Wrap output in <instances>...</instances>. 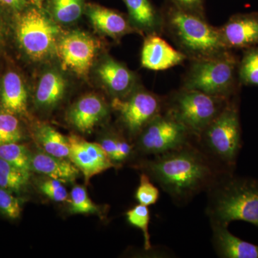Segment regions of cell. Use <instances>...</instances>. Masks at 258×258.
Listing matches in <instances>:
<instances>
[{
    "mask_svg": "<svg viewBox=\"0 0 258 258\" xmlns=\"http://www.w3.org/2000/svg\"><path fill=\"white\" fill-rule=\"evenodd\" d=\"M149 175L171 198L184 202L210 188L217 176L208 158L189 143L145 164Z\"/></svg>",
    "mask_w": 258,
    "mask_h": 258,
    "instance_id": "1",
    "label": "cell"
},
{
    "mask_svg": "<svg viewBox=\"0 0 258 258\" xmlns=\"http://www.w3.org/2000/svg\"><path fill=\"white\" fill-rule=\"evenodd\" d=\"M161 13L163 30H167L187 58L201 60L230 50L224 43L220 28L208 23L205 17L181 9L169 1Z\"/></svg>",
    "mask_w": 258,
    "mask_h": 258,
    "instance_id": "2",
    "label": "cell"
},
{
    "mask_svg": "<svg viewBox=\"0 0 258 258\" xmlns=\"http://www.w3.org/2000/svg\"><path fill=\"white\" fill-rule=\"evenodd\" d=\"M207 212L212 225L228 227L244 221L258 227V181L251 178L226 176L209 188Z\"/></svg>",
    "mask_w": 258,
    "mask_h": 258,
    "instance_id": "3",
    "label": "cell"
},
{
    "mask_svg": "<svg viewBox=\"0 0 258 258\" xmlns=\"http://www.w3.org/2000/svg\"><path fill=\"white\" fill-rule=\"evenodd\" d=\"M239 61L232 50L215 57L191 60L184 88L230 100L235 93L237 83H240Z\"/></svg>",
    "mask_w": 258,
    "mask_h": 258,
    "instance_id": "4",
    "label": "cell"
},
{
    "mask_svg": "<svg viewBox=\"0 0 258 258\" xmlns=\"http://www.w3.org/2000/svg\"><path fill=\"white\" fill-rule=\"evenodd\" d=\"M13 18L15 38L29 57L44 60L56 51L60 28L41 6L30 3Z\"/></svg>",
    "mask_w": 258,
    "mask_h": 258,
    "instance_id": "5",
    "label": "cell"
},
{
    "mask_svg": "<svg viewBox=\"0 0 258 258\" xmlns=\"http://www.w3.org/2000/svg\"><path fill=\"white\" fill-rule=\"evenodd\" d=\"M230 100L183 88L171 96L167 112L200 138Z\"/></svg>",
    "mask_w": 258,
    "mask_h": 258,
    "instance_id": "6",
    "label": "cell"
},
{
    "mask_svg": "<svg viewBox=\"0 0 258 258\" xmlns=\"http://www.w3.org/2000/svg\"><path fill=\"white\" fill-rule=\"evenodd\" d=\"M200 138L214 157L225 165H235L241 148L240 115L235 102H227Z\"/></svg>",
    "mask_w": 258,
    "mask_h": 258,
    "instance_id": "7",
    "label": "cell"
},
{
    "mask_svg": "<svg viewBox=\"0 0 258 258\" xmlns=\"http://www.w3.org/2000/svg\"><path fill=\"white\" fill-rule=\"evenodd\" d=\"M187 128L170 113L156 116L139 134L138 147L147 154L161 155L188 144Z\"/></svg>",
    "mask_w": 258,
    "mask_h": 258,
    "instance_id": "8",
    "label": "cell"
},
{
    "mask_svg": "<svg viewBox=\"0 0 258 258\" xmlns=\"http://www.w3.org/2000/svg\"><path fill=\"white\" fill-rule=\"evenodd\" d=\"M112 108L118 113L125 129L139 135L144 127L162 112L164 101L157 95L139 90L124 98H114Z\"/></svg>",
    "mask_w": 258,
    "mask_h": 258,
    "instance_id": "9",
    "label": "cell"
},
{
    "mask_svg": "<svg viewBox=\"0 0 258 258\" xmlns=\"http://www.w3.org/2000/svg\"><path fill=\"white\" fill-rule=\"evenodd\" d=\"M98 49V42L92 37L83 32L74 31L61 37L56 52L64 69L85 76L92 66Z\"/></svg>",
    "mask_w": 258,
    "mask_h": 258,
    "instance_id": "10",
    "label": "cell"
},
{
    "mask_svg": "<svg viewBox=\"0 0 258 258\" xmlns=\"http://www.w3.org/2000/svg\"><path fill=\"white\" fill-rule=\"evenodd\" d=\"M68 139L69 159L82 173L86 184L93 176L116 166L99 144L88 142L74 134Z\"/></svg>",
    "mask_w": 258,
    "mask_h": 258,
    "instance_id": "11",
    "label": "cell"
},
{
    "mask_svg": "<svg viewBox=\"0 0 258 258\" xmlns=\"http://www.w3.org/2000/svg\"><path fill=\"white\" fill-rule=\"evenodd\" d=\"M220 31L228 50H244L257 46L258 13L232 15Z\"/></svg>",
    "mask_w": 258,
    "mask_h": 258,
    "instance_id": "12",
    "label": "cell"
},
{
    "mask_svg": "<svg viewBox=\"0 0 258 258\" xmlns=\"http://www.w3.org/2000/svg\"><path fill=\"white\" fill-rule=\"evenodd\" d=\"M186 55L171 46L159 34H149L144 40L141 63L145 69L165 71L182 63Z\"/></svg>",
    "mask_w": 258,
    "mask_h": 258,
    "instance_id": "13",
    "label": "cell"
},
{
    "mask_svg": "<svg viewBox=\"0 0 258 258\" xmlns=\"http://www.w3.org/2000/svg\"><path fill=\"white\" fill-rule=\"evenodd\" d=\"M106 102L98 96L88 94L80 98L68 111L69 123L79 132L88 133L108 115Z\"/></svg>",
    "mask_w": 258,
    "mask_h": 258,
    "instance_id": "14",
    "label": "cell"
},
{
    "mask_svg": "<svg viewBox=\"0 0 258 258\" xmlns=\"http://www.w3.org/2000/svg\"><path fill=\"white\" fill-rule=\"evenodd\" d=\"M28 90L21 76L8 71L0 84V109L21 116L28 113Z\"/></svg>",
    "mask_w": 258,
    "mask_h": 258,
    "instance_id": "15",
    "label": "cell"
},
{
    "mask_svg": "<svg viewBox=\"0 0 258 258\" xmlns=\"http://www.w3.org/2000/svg\"><path fill=\"white\" fill-rule=\"evenodd\" d=\"M98 75L115 98H124L132 92L135 84L133 73L114 59L108 57L100 64Z\"/></svg>",
    "mask_w": 258,
    "mask_h": 258,
    "instance_id": "16",
    "label": "cell"
},
{
    "mask_svg": "<svg viewBox=\"0 0 258 258\" xmlns=\"http://www.w3.org/2000/svg\"><path fill=\"white\" fill-rule=\"evenodd\" d=\"M32 171L62 182H73L80 170L71 160L54 157L42 150L32 154Z\"/></svg>",
    "mask_w": 258,
    "mask_h": 258,
    "instance_id": "17",
    "label": "cell"
},
{
    "mask_svg": "<svg viewBox=\"0 0 258 258\" xmlns=\"http://www.w3.org/2000/svg\"><path fill=\"white\" fill-rule=\"evenodd\" d=\"M86 10L95 28L105 35L118 38L133 32L128 19L118 12L93 4L86 5Z\"/></svg>",
    "mask_w": 258,
    "mask_h": 258,
    "instance_id": "18",
    "label": "cell"
},
{
    "mask_svg": "<svg viewBox=\"0 0 258 258\" xmlns=\"http://www.w3.org/2000/svg\"><path fill=\"white\" fill-rule=\"evenodd\" d=\"M213 243L217 253L225 258H258V245L235 237L227 227L212 225Z\"/></svg>",
    "mask_w": 258,
    "mask_h": 258,
    "instance_id": "19",
    "label": "cell"
},
{
    "mask_svg": "<svg viewBox=\"0 0 258 258\" xmlns=\"http://www.w3.org/2000/svg\"><path fill=\"white\" fill-rule=\"evenodd\" d=\"M128 9L129 20L137 28L149 34H161L163 17L150 0H123Z\"/></svg>",
    "mask_w": 258,
    "mask_h": 258,
    "instance_id": "20",
    "label": "cell"
},
{
    "mask_svg": "<svg viewBox=\"0 0 258 258\" xmlns=\"http://www.w3.org/2000/svg\"><path fill=\"white\" fill-rule=\"evenodd\" d=\"M66 89V83L62 75L49 71L42 76L35 92L37 106L50 109L60 103Z\"/></svg>",
    "mask_w": 258,
    "mask_h": 258,
    "instance_id": "21",
    "label": "cell"
},
{
    "mask_svg": "<svg viewBox=\"0 0 258 258\" xmlns=\"http://www.w3.org/2000/svg\"><path fill=\"white\" fill-rule=\"evenodd\" d=\"M35 139L43 152L62 159L69 157V139L50 125H42L37 127Z\"/></svg>",
    "mask_w": 258,
    "mask_h": 258,
    "instance_id": "22",
    "label": "cell"
},
{
    "mask_svg": "<svg viewBox=\"0 0 258 258\" xmlns=\"http://www.w3.org/2000/svg\"><path fill=\"white\" fill-rule=\"evenodd\" d=\"M31 171L24 170L0 159V187L20 195L28 188Z\"/></svg>",
    "mask_w": 258,
    "mask_h": 258,
    "instance_id": "23",
    "label": "cell"
},
{
    "mask_svg": "<svg viewBox=\"0 0 258 258\" xmlns=\"http://www.w3.org/2000/svg\"><path fill=\"white\" fill-rule=\"evenodd\" d=\"M47 8L56 21L69 24L77 21L86 5L85 0H47Z\"/></svg>",
    "mask_w": 258,
    "mask_h": 258,
    "instance_id": "24",
    "label": "cell"
},
{
    "mask_svg": "<svg viewBox=\"0 0 258 258\" xmlns=\"http://www.w3.org/2000/svg\"><path fill=\"white\" fill-rule=\"evenodd\" d=\"M238 79L240 84L258 87V45L243 50L239 61Z\"/></svg>",
    "mask_w": 258,
    "mask_h": 258,
    "instance_id": "25",
    "label": "cell"
},
{
    "mask_svg": "<svg viewBox=\"0 0 258 258\" xmlns=\"http://www.w3.org/2000/svg\"><path fill=\"white\" fill-rule=\"evenodd\" d=\"M0 159L20 169L32 171V153L21 143L0 145Z\"/></svg>",
    "mask_w": 258,
    "mask_h": 258,
    "instance_id": "26",
    "label": "cell"
},
{
    "mask_svg": "<svg viewBox=\"0 0 258 258\" xmlns=\"http://www.w3.org/2000/svg\"><path fill=\"white\" fill-rule=\"evenodd\" d=\"M24 139L25 134L18 117L0 109V145L21 143Z\"/></svg>",
    "mask_w": 258,
    "mask_h": 258,
    "instance_id": "27",
    "label": "cell"
},
{
    "mask_svg": "<svg viewBox=\"0 0 258 258\" xmlns=\"http://www.w3.org/2000/svg\"><path fill=\"white\" fill-rule=\"evenodd\" d=\"M69 210L73 215L101 213V210L88 196L87 190L83 186H75L70 194Z\"/></svg>",
    "mask_w": 258,
    "mask_h": 258,
    "instance_id": "28",
    "label": "cell"
},
{
    "mask_svg": "<svg viewBox=\"0 0 258 258\" xmlns=\"http://www.w3.org/2000/svg\"><path fill=\"white\" fill-rule=\"evenodd\" d=\"M125 216L131 225L142 230L144 238V248L146 250L151 249L152 244L149 231L150 211L148 207L139 204L128 210L125 213Z\"/></svg>",
    "mask_w": 258,
    "mask_h": 258,
    "instance_id": "29",
    "label": "cell"
},
{
    "mask_svg": "<svg viewBox=\"0 0 258 258\" xmlns=\"http://www.w3.org/2000/svg\"><path fill=\"white\" fill-rule=\"evenodd\" d=\"M23 198L18 195L0 187V214L5 218L16 220L21 217Z\"/></svg>",
    "mask_w": 258,
    "mask_h": 258,
    "instance_id": "30",
    "label": "cell"
},
{
    "mask_svg": "<svg viewBox=\"0 0 258 258\" xmlns=\"http://www.w3.org/2000/svg\"><path fill=\"white\" fill-rule=\"evenodd\" d=\"M159 198L158 188L152 184L147 174H142L140 176V183L136 191V199L138 203L149 207L157 203Z\"/></svg>",
    "mask_w": 258,
    "mask_h": 258,
    "instance_id": "31",
    "label": "cell"
},
{
    "mask_svg": "<svg viewBox=\"0 0 258 258\" xmlns=\"http://www.w3.org/2000/svg\"><path fill=\"white\" fill-rule=\"evenodd\" d=\"M39 189L47 198L57 203L69 201V195L67 189L59 180L47 177L39 184Z\"/></svg>",
    "mask_w": 258,
    "mask_h": 258,
    "instance_id": "32",
    "label": "cell"
},
{
    "mask_svg": "<svg viewBox=\"0 0 258 258\" xmlns=\"http://www.w3.org/2000/svg\"><path fill=\"white\" fill-rule=\"evenodd\" d=\"M117 137L118 134H111L105 136L101 139L98 144L103 148L112 161L115 164H118V147H117Z\"/></svg>",
    "mask_w": 258,
    "mask_h": 258,
    "instance_id": "33",
    "label": "cell"
},
{
    "mask_svg": "<svg viewBox=\"0 0 258 258\" xmlns=\"http://www.w3.org/2000/svg\"><path fill=\"white\" fill-rule=\"evenodd\" d=\"M181 9L205 16V0H167Z\"/></svg>",
    "mask_w": 258,
    "mask_h": 258,
    "instance_id": "34",
    "label": "cell"
},
{
    "mask_svg": "<svg viewBox=\"0 0 258 258\" xmlns=\"http://www.w3.org/2000/svg\"><path fill=\"white\" fill-rule=\"evenodd\" d=\"M30 4V0H0V9L13 16Z\"/></svg>",
    "mask_w": 258,
    "mask_h": 258,
    "instance_id": "35",
    "label": "cell"
},
{
    "mask_svg": "<svg viewBox=\"0 0 258 258\" xmlns=\"http://www.w3.org/2000/svg\"><path fill=\"white\" fill-rule=\"evenodd\" d=\"M6 13L0 9V50L5 46L9 33V26L7 20Z\"/></svg>",
    "mask_w": 258,
    "mask_h": 258,
    "instance_id": "36",
    "label": "cell"
},
{
    "mask_svg": "<svg viewBox=\"0 0 258 258\" xmlns=\"http://www.w3.org/2000/svg\"><path fill=\"white\" fill-rule=\"evenodd\" d=\"M44 1H45V0H30V3L33 5H38V6H41Z\"/></svg>",
    "mask_w": 258,
    "mask_h": 258,
    "instance_id": "37",
    "label": "cell"
}]
</instances>
